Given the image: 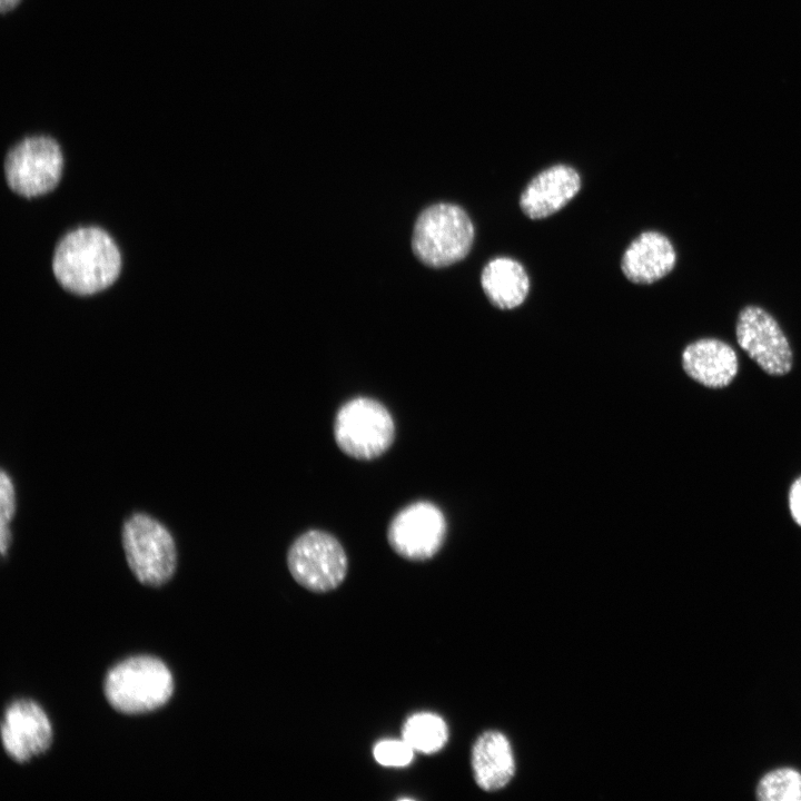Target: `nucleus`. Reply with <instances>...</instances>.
Wrapping results in <instances>:
<instances>
[{"instance_id": "20e7f679", "label": "nucleus", "mask_w": 801, "mask_h": 801, "mask_svg": "<svg viewBox=\"0 0 801 801\" xmlns=\"http://www.w3.org/2000/svg\"><path fill=\"white\" fill-rule=\"evenodd\" d=\"M333 434L337 447L345 455L357 461H373L392 447L396 426L383 403L357 396L338 408Z\"/></svg>"}, {"instance_id": "ddd939ff", "label": "nucleus", "mask_w": 801, "mask_h": 801, "mask_svg": "<svg viewBox=\"0 0 801 801\" xmlns=\"http://www.w3.org/2000/svg\"><path fill=\"white\" fill-rule=\"evenodd\" d=\"M682 366L684 372L701 385L723 388L734 379L739 364L730 345L719 339L703 338L685 347Z\"/></svg>"}, {"instance_id": "f8f14e48", "label": "nucleus", "mask_w": 801, "mask_h": 801, "mask_svg": "<svg viewBox=\"0 0 801 801\" xmlns=\"http://www.w3.org/2000/svg\"><path fill=\"white\" fill-rule=\"evenodd\" d=\"M676 261L672 243L659 231H644L625 249L621 268L635 284H652L666 276Z\"/></svg>"}, {"instance_id": "2eb2a0df", "label": "nucleus", "mask_w": 801, "mask_h": 801, "mask_svg": "<svg viewBox=\"0 0 801 801\" xmlns=\"http://www.w3.org/2000/svg\"><path fill=\"white\" fill-rule=\"evenodd\" d=\"M481 284L490 303L501 309L520 306L530 289V279L524 267L510 257L490 260L482 271Z\"/></svg>"}, {"instance_id": "412c9836", "label": "nucleus", "mask_w": 801, "mask_h": 801, "mask_svg": "<svg viewBox=\"0 0 801 801\" xmlns=\"http://www.w3.org/2000/svg\"><path fill=\"white\" fill-rule=\"evenodd\" d=\"M20 0H0L1 12L11 10Z\"/></svg>"}, {"instance_id": "7ed1b4c3", "label": "nucleus", "mask_w": 801, "mask_h": 801, "mask_svg": "<svg viewBox=\"0 0 801 801\" xmlns=\"http://www.w3.org/2000/svg\"><path fill=\"white\" fill-rule=\"evenodd\" d=\"M65 174V156L58 141L34 135L11 146L3 157L2 176L7 188L24 199L55 191Z\"/></svg>"}, {"instance_id": "9b49d317", "label": "nucleus", "mask_w": 801, "mask_h": 801, "mask_svg": "<svg viewBox=\"0 0 801 801\" xmlns=\"http://www.w3.org/2000/svg\"><path fill=\"white\" fill-rule=\"evenodd\" d=\"M580 188L581 178L574 168L552 166L528 182L521 195L520 206L531 219L546 218L563 208Z\"/></svg>"}, {"instance_id": "1a4fd4ad", "label": "nucleus", "mask_w": 801, "mask_h": 801, "mask_svg": "<svg viewBox=\"0 0 801 801\" xmlns=\"http://www.w3.org/2000/svg\"><path fill=\"white\" fill-rule=\"evenodd\" d=\"M740 347L769 375L781 376L792 367V350L777 320L758 306L743 308L736 322Z\"/></svg>"}, {"instance_id": "f3484780", "label": "nucleus", "mask_w": 801, "mask_h": 801, "mask_svg": "<svg viewBox=\"0 0 801 801\" xmlns=\"http://www.w3.org/2000/svg\"><path fill=\"white\" fill-rule=\"evenodd\" d=\"M759 801H801V772L791 767L763 774L755 787Z\"/></svg>"}, {"instance_id": "f03ea898", "label": "nucleus", "mask_w": 801, "mask_h": 801, "mask_svg": "<svg viewBox=\"0 0 801 801\" xmlns=\"http://www.w3.org/2000/svg\"><path fill=\"white\" fill-rule=\"evenodd\" d=\"M103 692L109 704L125 714L150 712L165 705L174 692V679L157 657L132 656L106 675Z\"/></svg>"}, {"instance_id": "39448f33", "label": "nucleus", "mask_w": 801, "mask_h": 801, "mask_svg": "<svg viewBox=\"0 0 801 801\" xmlns=\"http://www.w3.org/2000/svg\"><path fill=\"white\" fill-rule=\"evenodd\" d=\"M474 226L466 211L453 204H435L418 216L412 236L415 256L429 267L453 265L469 253Z\"/></svg>"}, {"instance_id": "a211bd4d", "label": "nucleus", "mask_w": 801, "mask_h": 801, "mask_svg": "<svg viewBox=\"0 0 801 801\" xmlns=\"http://www.w3.org/2000/svg\"><path fill=\"white\" fill-rule=\"evenodd\" d=\"M16 512V492L13 483L6 471H1L0 481V548L4 555L11 543L9 523Z\"/></svg>"}, {"instance_id": "423d86ee", "label": "nucleus", "mask_w": 801, "mask_h": 801, "mask_svg": "<svg viewBox=\"0 0 801 801\" xmlns=\"http://www.w3.org/2000/svg\"><path fill=\"white\" fill-rule=\"evenodd\" d=\"M121 537L128 565L140 583L160 586L171 578L177 548L164 524L145 513H134L125 521Z\"/></svg>"}, {"instance_id": "dca6fc26", "label": "nucleus", "mask_w": 801, "mask_h": 801, "mask_svg": "<svg viewBox=\"0 0 801 801\" xmlns=\"http://www.w3.org/2000/svg\"><path fill=\"white\" fill-rule=\"evenodd\" d=\"M402 736L414 751L433 754L444 748L448 728L443 718L431 712L412 714L403 724Z\"/></svg>"}, {"instance_id": "6ab92c4d", "label": "nucleus", "mask_w": 801, "mask_h": 801, "mask_svg": "<svg viewBox=\"0 0 801 801\" xmlns=\"http://www.w3.org/2000/svg\"><path fill=\"white\" fill-rule=\"evenodd\" d=\"M377 763L384 767L403 768L414 758V749L404 740H382L373 748Z\"/></svg>"}, {"instance_id": "aec40b11", "label": "nucleus", "mask_w": 801, "mask_h": 801, "mask_svg": "<svg viewBox=\"0 0 801 801\" xmlns=\"http://www.w3.org/2000/svg\"><path fill=\"white\" fill-rule=\"evenodd\" d=\"M789 506L794 522L801 526V477L790 488Z\"/></svg>"}, {"instance_id": "4468645a", "label": "nucleus", "mask_w": 801, "mask_h": 801, "mask_svg": "<svg viewBox=\"0 0 801 801\" xmlns=\"http://www.w3.org/2000/svg\"><path fill=\"white\" fill-rule=\"evenodd\" d=\"M472 770L477 785L485 791L504 788L515 772L512 746L505 735L486 731L472 749Z\"/></svg>"}, {"instance_id": "9d476101", "label": "nucleus", "mask_w": 801, "mask_h": 801, "mask_svg": "<svg viewBox=\"0 0 801 801\" xmlns=\"http://www.w3.org/2000/svg\"><path fill=\"white\" fill-rule=\"evenodd\" d=\"M52 726L46 712L31 700H17L4 711L1 740L7 754L23 763L44 753L52 743Z\"/></svg>"}, {"instance_id": "6e6552de", "label": "nucleus", "mask_w": 801, "mask_h": 801, "mask_svg": "<svg viewBox=\"0 0 801 801\" xmlns=\"http://www.w3.org/2000/svg\"><path fill=\"white\" fill-rule=\"evenodd\" d=\"M447 523L442 510L429 501H416L395 514L387 527V542L400 557L412 562L433 558L442 548Z\"/></svg>"}, {"instance_id": "0eeeda50", "label": "nucleus", "mask_w": 801, "mask_h": 801, "mask_svg": "<svg viewBox=\"0 0 801 801\" xmlns=\"http://www.w3.org/2000/svg\"><path fill=\"white\" fill-rule=\"evenodd\" d=\"M286 563L291 577L314 593H328L345 581L348 557L338 538L324 530H308L289 545Z\"/></svg>"}, {"instance_id": "f257e3e1", "label": "nucleus", "mask_w": 801, "mask_h": 801, "mask_svg": "<svg viewBox=\"0 0 801 801\" xmlns=\"http://www.w3.org/2000/svg\"><path fill=\"white\" fill-rule=\"evenodd\" d=\"M123 254L116 238L96 224L63 233L53 246L51 271L66 293L91 297L111 288L123 270Z\"/></svg>"}]
</instances>
